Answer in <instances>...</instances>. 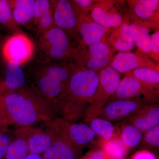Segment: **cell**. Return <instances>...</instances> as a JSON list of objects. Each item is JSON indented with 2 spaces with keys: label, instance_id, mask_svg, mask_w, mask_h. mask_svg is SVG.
<instances>
[{
  "label": "cell",
  "instance_id": "cell-8",
  "mask_svg": "<svg viewBox=\"0 0 159 159\" xmlns=\"http://www.w3.org/2000/svg\"><path fill=\"white\" fill-rule=\"evenodd\" d=\"M155 89V86L143 83L133 76H128L120 80L116 91L108 101L110 102L117 100L135 99V98L140 100L139 97L143 95L147 103L154 104L157 98V91Z\"/></svg>",
  "mask_w": 159,
  "mask_h": 159
},
{
  "label": "cell",
  "instance_id": "cell-9",
  "mask_svg": "<svg viewBox=\"0 0 159 159\" xmlns=\"http://www.w3.org/2000/svg\"><path fill=\"white\" fill-rule=\"evenodd\" d=\"M54 25L62 29L79 44L81 39L77 30V20L71 1L51 0Z\"/></svg>",
  "mask_w": 159,
  "mask_h": 159
},
{
  "label": "cell",
  "instance_id": "cell-21",
  "mask_svg": "<svg viewBox=\"0 0 159 159\" xmlns=\"http://www.w3.org/2000/svg\"><path fill=\"white\" fill-rule=\"evenodd\" d=\"M91 16L94 21L105 29L119 27L122 22V16L120 15L107 12L100 7L94 8L92 10Z\"/></svg>",
  "mask_w": 159,
  "mask_h": 159
},
{
  "label": "cell",
  "instance_id": "cell-2",
  "mask_svg": "<svg viewBox=\"0 0 159 159\" xmlns=\"http://www.w3.org/2000/svg\"><path fill=\"white\" fill-rule=\"evenodd\" d=\"M23 67L27 84L55 103L78 69L71 61H43L34 57Z\"/></svg>",
  "mask_w": 159,
  "mask_h": 159
},
{
  "label": "cell",
  "instance_id": "cell-22",
  "mask_svg": "<svg viewBox=\"0 0 159 159\" xmlns=\"http://www.w3.org/2000/svg\"><path fill=\"white\" fill-rule=\"evenodd\" d=\"M29 154L25 139L13 134V139L7 149L6 159H25Z\"/></svg>",
  "mask_w": 159,
  "mask_h": 159
},
{
  "label": "cell",
  "instance_id": "cell-16",
  "mask_svg": "<svg viewBox=\"0 0 159 159\" xmlns=\"http://www.w3.org/2000/svg\"><path fill=\"white\" fill-rule=\"evenodd\" d=\"M27 85L24 68L13 63L6 62V76L2 80L0 95L13 92Z\"/></svg>",
  "mask_w": 159,
  "mask_h": 159
},
{
  "label": "cell",
  "instance_id": "cell-7",
  "mask_svg": "<svg viewBox=\"0 0 159 159\" xmlns=\"http://www.w3.org/2000/svg\"><path fill=\"white\" fill-rule=\"evenodd\" d=\"M34 44L24 32L11 34L3 43L2 53L6 62L24 66L34 57Z\"/></svg>",
  "mask_w": 159,
  "mask_h": 159
},
{
  "label": "cell",
  "instance_id": "cell-23",
  "mask_svg": "<svg viewBox=\"0 0 159 159\" xmlns=\"http://www.w3.org/2000/svg\"><path fill=\"white\" fill-rule=\"evenodd\" d=\"M89 122L90 127L95 134L105 141L111 140L113 136L114 128L110 121L97 117L92 119Z\"/></svg>",
  "mask_w": 159,
  "mask_h": 159
},
{
  "label": "cell",
  "instance_id": "cell-43",
  "mask_svg": "<svg viewBox=\"0 0 159 159\" xmlns=\"http://www.w3.org/2000/svg\"><path fill=\"white\" fill-rule=\"evenodd\" d=\"M1 84H2V80H0V93H1Z\"/></svg>",
  "mask_w": 159,
  "mask_h": 159
},
{
  "label": "cell",
  "instance_id": "cell-33",
  "mask_svg": "<svg viewBox=\"0 0 159 159\" xmlns=\"http://www.w3.org/2000/svg\"><path fill=\"white\" fill-rule=\"evenodd\" d=\"M120 38L125 41L135 43L129 29V25L128 24H124L122 25L121 29Z\"/></svg>",
  "mask_w": 159,
  "mask_h": 159
},
{
  "label": "cell",
  "instance_id": "cell-12",
  "mask_svg": "<svg viewBox=\"0 0 159 159\" xmlns=\"http://www.w3.org/2000/svg\"><path fill=\"white\" fill-rule=\"evenodd\" d=\"M148 104H150L137 99L113 101L105 106L97 117L109 121H118L130 116Z\"/></svg>",
  "mask_w": 159,
  "mask_h": 159
},
{
  "label": "cell",
  "instance_id": "cell-42",
  "mask_svg": "<svg viewBox=\"0 0 159 159\" xmlns=\"http://www.w3.org/2000/svg\"><path fill=\"white\" fill-rule=\"evenodd\" d=\"M2 39V33L0 31V43H1V40Z\"/></svg>",
  "mask_w": 159,
  "mask_h": 159
},
{
  "label": "cell",
  "instance_id": "cell-10",
  "mask_svg": "<svg viewBox=\"0 0 159 159\" xmlns=\"http://www.w3.org/2000/svg\"><path fill=\"white\" fill-rule=\"evenodd\" d=\"M77 20V30L81 40L87 45L99 42L106 32V29L97 24L74 1H71Z\"/></svg>",
  "mask_w": 159,
  "mask_h": 159
},
{
  "label": "cell",
  "instance_id": "cell-18",
  "mask_svg": "<svg viewBox=\"0 0 159 159\" xmlns=\"http://www.w3.org/2000/svg\"><path fill=\"white\" fill-rule=\"evenodd\" d=\"M89 47L90 57L87 62V70L95 71L105 66L110 59V51L107 45L100 41Z\"/></svg>",
  "mask_w": 159,
  "mask_h": 159
},
{
  "label": "cell",
  "instance_id": "cell-39",
  "mask_svg": "<svg viewBox=\"0 0 159 159\" xmlns=\"http://www.w3.org/2000/svg\"><path fill=\"white\" fill-rule=\"evenodd\" d=\"M74 2L84 9L89 8L93 2V1L90 0H75Z\"/></svg>",
  "mask_w": 159,
  "mask_h": 159
},
{
  "label": "cell",
  "instance_id": "cell-26",
  "mask_svg": "<svg viewBox=\"0 0 159 159\" xmlns=\"http://www.w3.org/2000/svg\"><path fill=\"white\" fill-rule=\"evenodd\" d=\"M133 77L147 85L157 86L159 82L158 71L149 68H139L134 70Z\"/></svg>",
  "mask_w": 159,
  "mask_h": 159
},
{
  "label": "cell",
  "instance_id": "cell-6",
  "mask_svg": "<svg viewBox=\"0 0 159 159\" xmlns=\"http://www.w3.org/2000/svg\"><path fill=\"white\" fill-rule=\"evenodd\" d=\"M45 125L46 129L54 136L65 138L81 147L92 142L96 136L89 125L71 122L63 117L46 122Z\"/></svg>",
  "mask_w": 159,
  "mask_h": 159
},
{
  "label": "cell",
  "instance_id": "cell-28",
  "mask_svg": "<svg viewBox=\"0 0 159 159\" xmlns=\"http://www.w3.org/2000/svg\"><path fill=\"white\" fill-rule=\"evenodd\" d=\"M144 140L146 144L153 147H159V125L146 131Z\"/></svg>",
  "mask_w": 159,
  "mask_h": 159
},
{
  "label": "cell",
  "instance_id": "cell-41",
  "mask_svg": "<svg viewBox=\"0 0 159 159\" xmlns=\"http://www.w3.org/2000/svg\"><path fill=\"white\" fill-rule=\"evenodd\" d=\"M8 127H4V126L0 125V134L3 133L8 130Z\"/></svg>",
  "mask_w": 159,
  "mask_h": 159
},
{
  "label": "cell",
  "instance_id": "cell-32",
  "mask_svg": "<svg viewBox=\"0 0 159 159\" xmlns=\"http://www.w3.org/2000/svg\"><path fill=\"white\" fill-rule=\"evenodd\" d=\"M134 44L125 41L121 38H119L115 43V47L117 50L119 51H127L133 48Z\"/></svg>",
  "mask_w": 159,
  "mask_h": 159
},
{
  "label": "cell",
  "instance_id": "cell-27",
  "mask_svg": "<svg viewBox=\"0 0 159 159\" xmlns=\"http://www.w3.org/2000/svg\"><path fill=\"white\" fill-rule=\"evenodd\" d=\"M13 138V133L9 129L0 134V159H6V152Z\"/></svg>",
  "mask_w": 159,
  "mask_h": 159
},
{
  "label": "cell",
  "instance_id": "cell-25",
  "mask_svg": "<svg viewBox=\"0 0 159 159\" xmlns=\"http://www.w3.org/2000/svg\"><path fill=\"white\" fill-rule=\"evenodd\" d=\"M121 141L126 148H134L139 145L143 138L141 131L130 125H126L122 129Z\"/></svg>",
  "mask_w": 159,
  "mask_h": 159
},
{
  "label": "cell",
  "instance_id": "cell-15",
  "mask_svg": "<svg viewBox=\"0 0 159 159\" xmlns=\"http://www.w3.org/2000/svg\"><path fill=\"white\" fill-rule=\"evenodd\" d=\"M54 26L51 1L35 0L33 31L35 37Z\"/></svg>",
  "mask_w": 159,
  "mask_h": 159
},
{
  "label": "cell",
  "instance_id": "cell-37",
  "mask_svg": "<svg viewBox=\"0 0 159 159\" xmlns=\"http://www.w3.org/2000/svg\"><path fill=\"white\" fill-rule=\"evenodd\" d=\"M9 125H11V123L7 117L5 110L0 102V125L8 127Z\"/></svg>",
  "mask_w": 159,
  "mask_h": 159
},
{
  "label": "cell",
  "instance_id": "cell-19",
  "mask_svg": "<svg viewBox=\"0 0 159 159\" xmlns=\"http://www.w3.org/2000/svg\"><path fill=\"white\" fill-rule=\"evenodd\" d=\"M142 59L132 53L121 52L111 63V67L117 72L125 73L134 69L143 68Z\"/></svg>",
  "mask_w": 159,
  "mask_h": 159
},
{
  "label": "cell",
  "instance_id": "cell-5",
  "mask_svg": "<svg viewBox=\"0 0 159 159\" xmlns=\"http://www.w3.org/2000/svg\"><path fill=\"white\" fill-rule=\"evenodd\" d=\"M120 81L118 72L107 66L99 74V82L89 107L84 116L86 122L97 118L111 97L115 93Z\"/></svg>",
  "mask_w": 159,
  "mask_h": 159
},
{
  "label": "cell",
  "instance_id": "cell-17",
  "mask_svg": "<svg viewBox=\"0 0 159 159\" xmlns=\"http://www.w3.org/2000/svg\"><path fill=\"white\" fill-rule=\"evenodd\" d=\"M35 0H9L13 17L20 26L33 31L34 6Z\"/></svg>",
  "mask_w": 159,
  "mask_h": 159
},
{
  "label": "cell",
  "instance_id": "cell-4",
  "mask_svg": "<svg viewBox=\"0 0 159 159\" xmlns=\"http://www.w3.org/2000/svg\"><path fill=\"white\" fill-rule=\"evenodd\" d=\"M34 58L43 61H71L77 65L80 45L56 26L35 37Z\"/></svg>",
  "mask_w": 159,
  "mask_h": 159
},
{
  "label": "cell",
  "instance_id": "cell-3",
  "mask_svg": "<svg viewBox=\"0 0 159 159\" xmlns=\"http://www.w3.org/2000/svg\"><path fill=\"white\" fill-rule=\"evenodd\" d=\"M99 82V74L95 71L78 69L56 100L60 115L75 122L84 117L90 105Z\"/></svg>",
  "mask_w": 159,
  "mask_h": 159
},
{
  "label": "cell",
  "instance_id": "cell-35",
  "mask_svg": "<svg viewBox=\"0 0 159 159\" xmlns=\"http://www.w3.org/2000/svg\"><path fill=\"white\" fill-rule=\"evenodd\" d=\"M131 159H157L153 153L147 150H142L134 155Z\"/></svg>",
  "mask_w": 159,
  "mask_h": 159
},
{
  "label": "cell",
  "instance_id": "cell-38",
  "mask_svg": "<svg viewBox=\"0 0 159 159\" xmlns=\"http://www.w3.org/2000/svg\"><path fill=\"white\" fill-rule=\"evenodd\" d=\"M138 2L154 11L156 10L159 5V1L157 0H140Z\"/></svg>",
  "mask_w": 159,
  "mask_h": 159
},
{
  "label": "cell",
  "instance_id": "cell-36",
  "mask_svg": "<svg viewBox=\"0 0 159 159\" xmlns=\"http://www.w3.org/2000/svg\"><path fill=\"white\" fill-rule=\"evenodd\" d=\"M152 51L155 54H157L159 56V31H157L154 33L151 36ZM151 51V52H152Z\"/></svg>",
  "mask_w": 159,
  "mask_h": 159
},
{
  "label": "cell",
  "instance_id": "cell-11",
  "mask_svg": "<svg viewBox=\"0 0 159 159\" xmlns=\"http://www.w3.org/2000/svg\"><path fill=\"white\" fill-rule=\"evenodd\" d=\"M13 134L26 140L29 154L40 155L44 153L51 147L54 136L48 129L31 126L20 127Z\"/></svg>",
  "mask_w": 159,
  "mask_h": 159
},
{
  "label": "cell",
  "instance_id": "cell-20",
  "mask_svg": "<svg viewBox=\"0 0 159 159\" xmlns=\"http://www.w3.org/2000/svg\"><path fill=\"white\" fill-rule=\"evenodd\" d=\"M0 25L10 35L23 32L14 19L9 0H0Z\"/></svg>",
  "mask_w": 159,
  "mask_h": 159
},
{
  "label": "cell",
  "instance_id": "cell-1",
  "mask_svg": "<svg viewBox=\"0 0 159 159\" xmlns=\"http://www.w3.org/2000/svg\"><path fill=\"white\" fill-rule=\"evenodd\" d=\"M0 102L11 125L20 127L49 122L60 115L56 103L30 86L0 95Z\"/></svg>",
  "mask_w": 159,
  "mask_h": 159
},
{
  "label": "cell",
  "instance_id": "cell-29",
  "mask_svg": "<svg viewBox=\"0 0 159 159\" xmlns=\"http://www.w3.org/2000/svg\"><path fill=\"white\" fill-rule=\"evenodd\" d=\"M135 44L139 48L145 53H149L152 51L151 36L149 34H145L134 42Z\"/></svg>",
  "mask_w": 159,
  "mask_h": 159
},
{
  "label": "cell",
  "instance_id": "cell-13",
  "mask_svg": "<svg viewBox=\"0 0 159 159\" xmlns=\"http://www.w3.org/2000/svg\"><path fill=\"white\" fill-rule=\"evenodd\" d=\"M54 136V141L51 147L42 156L43 159L80 158L82 153V147L75 145L65 138Z\"/></svg>",
  "mask_w": 159,
  "mask_h": 159
},
{
  "label": "cell",
  "instance_id": "cell-31",
  "mask_svg": "<svg viewBox=\"0 0 159 159\" xmlns=\"http://www.w3.org/2000/svg\"><path fill=\"white\" fill-rule=\"evenodd\" d=\"M135 12L139 17L143 19L149 18L153 16L154 11L148 9L141 3L137 2L134 8Z\"/></svg>",
  "mask_w": 159,
  "mask_h": 159
},
{
  "label": "cell",
  "instance_id": "cell-34",
  "mask_svg": "<svg viewBox=\"0 0 159 159\" xmlns=\"http://www.w3.org/2000/svg\"><path fill=\"white\" fill-rule=\"evenodd\" d=\"M81 159H111L102 150L91 152Z\"/></svg>",
  "mask_w": 159,
  "mask_h": 159
},
{
  "label": "cell",
  "instance_id": "cell-40",
  "mask_svg": "<svg viewBox=\"0 0 159 159\" xmlns=\"http://www.w3.org/2000/svg\"><path fill=\"white\" fill-rule=\"evenodd\" d=\"M25 159H43L42 156L40 155L29 154Z\"/></svg>",
  "mask_w": 159,
  "mask_h": 159
},
{
  "label": "cell",
  "instance_id": "cell-14",
  "mask_svg": "<svg viewBox=\"0 0 159 159\" xmlns=\"http://www.w3.org/2000/svg\"><path fill=\"white\" fill-rule=\"evenodd\" d=\"M129 125L140 131L146 132L159 124V107L157 104L145 105L136 113L127 117Z\"/></svg>",
  "mask_w": 159,
  "mask_h": 159
},
{
  "label": "cell",
  "instance_id": "cell-30",
  "mask_svg": "<svg viewBox=\"0 0 159 159\" xmlns=\"http://www.w3.org/2000/svg\"><path fill=\"white\" fill-rule=\"evenodd\" d=\"M129 29L134 42L145 34H149L150 31L147 27L139 26L136 24L131 25H129Z\"/></svg>",
  "mask_w": 159,
  "mask_h": 159
},
{
  "label": "cell",
  "instance_id": "cell-24",
  "mask_svg": "<svg viewBox=\"0 0 159 159\" xmlns=\"http://www.w3.org/2000/svg\"><path fill=\"white\" fill-rule=\"evenodd\" d=\"M102 149L111 159H124L127 153V148L118 139L105 141Z\"/></svg>",
  "mask_w": 159,
  "mask_h": 159
}]
</instances>
